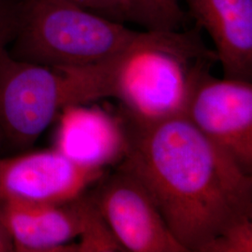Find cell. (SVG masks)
Returning <instances> with one entry per match:
<instances>
[{"label": "cell", "mask_w": 252, "mask_h": 252, "mask_svg": "<svg viewBox=\"0 0 252 252\" xmlns=\"http://www.w3.org/2000/svg\"><path fill=\"white\" fill-rule=\"evenodd\" d=\"M126 136L119 167L138 180L187 252L252 219V175L184 114L146 122L118 115Z\"/></svg>", "instance_id": "cell-1"}, {"label": "cell", "mask_w": 252, "mask_h": 252, "mask_svg": "<svg viewBox=\"0 0 252 252\" xmlns=\"http://www.w3.org/2000/svg\"><path fill=\"white\" fill-rule=\"evenodd\" d=\"M200 30L136 31L117 54L99 63L103 98L119 100L122 111L139 121L185 114L194 88L218 63Z\"/></svg>", "instance_id": "cell-2"}, {"label": "cell", "mask_w": 252, "mask_h": 252, "mask_svg": "<svg viewBox=\"0 0 252 252\" xmlns=\"http://www.w3.org/2000/svg\"><path fill=\"white\" fill-rule=\"evenodd\" d=\"M135 32L70 0H23L7 51L16 60L46 66L88 65L117 54Z\"/></svg>", "instance_id": "cell-3"}, {"label": "cell", "mask_w": 252, "mask_h": 252, "mask_svg": "<svg viewBox=\"0 0 252 252\" xmlns=\"http://www.w3.org/2000/svg\"><path fill=\"white\" fill-rule=\"evenodd\" d=\"M100 99L96 63L52 67L0 51V130L14 149L31 148L63 108Z\"/></svg>", "instance_id": "cell-4"}, {"label": "cell", "mask_w": 252, "mask_h": 252, "mask_svg": "<svg viewBox=\"0 0 252 252\" xmlns=\"http://www.w3.org/2000/svg\"><path fill=\"white\" fill-rule=\"evenodd\" d=\"M184 115L252 174V82L209 73L194 88Z\"/></svg>", "instance_id": "cell-5"}, {"label": "cell", "mask_w": 252, "mask_h": 252, "mask_svg": "<svg viewBox=\"0 0 252 252\" xmlns=\"http://www.w3.org/2000/svg\"><path fill=\"white\" fill-rule=\"evenodd\" d=\"M92 197L125 252H187L150 193L129 173L117 168Z\"/></svg>", "instance_id": "cell-6"}, {"label": "cell", "mask_w": 252, "mask_h": 252, "mask_svg": "<svg viewBox=\"0 0 252 252\" xmlns=\"http://www.w3.org/2000/svg\"><path fill=\"white\" fill-rule=\"evenodd\" d=\"M104 170L81 166L54 150L0 159V202L61 205L102 180Z\"/></svg>", "instance_id": "cell-7"}, {"label": "cell", "mask_w": 252, "mask_h": 252, "mask_svg": "<svg viewBox=\"0 0 252 252\" xmlns=\"http://www.w3.org/2000/svg\"><path fill=\"white\" fill-rule=\"evenodd\" d=\"M15 252H70V244L83 234L92 196L81 194L61 205H38L15 201L0 202Z\"/></svg>", "instance_id": "cell-8"}, {"label": "cell", "mask_w": 252, "mask_h": 252, "mask_svg": "<svg viewBox=\"0 0 252 252\" xmlns=\"http://www.w3.org/2000/svg\"><path fill=\"white\" fill-rule=\"evenodd\" d=\"M59 114L55 149L69 160L98 170L123 160L126 136L119 116L85 105L67 106Z\"/></svg>", "instance_id": "cell-9"}, {"label": "cell", "mask_w": 252, "mask_h": 252, "mask_svg": "<svg viewBox=\"0 0 252 252\" xmlns=\"http://www.w3.org/2000/svg\"><path fill=\"white\" fill-rule=\"evenodd\" d=\"M213 40L223 78L252 82V0H184Z\"/></svg>", "instance_id": "cell-10"}, {"label": "cell", "mask_w": 252, "mask_h": 252, "mask_svg": "<svg viewBox=\"0 0 252 252\" xmlns=\"http://www.w3.org/2000/svg\"><path fill=\"white\" fill-rule=\"evenodd\" d=\"M101 17L126 25L132 23L146 30L179 29L184 13L164 0H70Z\"/></svg>", "instance_id": "cell-11"}, {"label": "cell", "mask_w": 252, "mask_h": 252, "mask_svg": "<svg viewBox=\"0 0 252 252\" xmlns=\"http://www.w3.org/2000/svg\"><path fill=\"white\" fill-rule=\"evenodd\" d=\"M252 220L245 219L230 226L207 244L202 252H252Z\"/></svg>", "instance_id": "cell-12"}, {"label": "cell", "mask_w": 252, "mask_h": 252, "mask_svg": "<svg viewBox=\"0 0 252 252\" xmlns=\"http://www.w3.org/2000/svg\"><path fill=\"white\" fill-rule=\"evenodd\" d=\"M15 252L13 240L4 220L2 206L0 203V252Z\"/></svg>", "instance_id": "cell-13"}, {"label": "cell", "mask_w": 252, "mask_h": 252, "mask_svg": "<svg viewBox=\"0 0 252 252\" xmlns=\"http://www.w3.org/2000/svg\"><path fill=\"white\" fill-rule=\"evenodd\" d=\"M165 2L169 3L170 5L173 6H176V7H180V0H164Z\"/></svg>", "instance_id": "cell-14"}, {"label": "cell", "mask_w": 252, "mask_h": 252, "mask_svg": "<svg viewBox=\"0 0 252 252\" xmlns=\"http://www.w3.org/2000/svg\"><path fill=\"white\" fill-rule=\"evenodd\" d=\"M4 143V140H3V135H2V133H1V130H0V147L2 146V144Z\"/></svg>", "instance_id": "cell-15"}]
</instances>
